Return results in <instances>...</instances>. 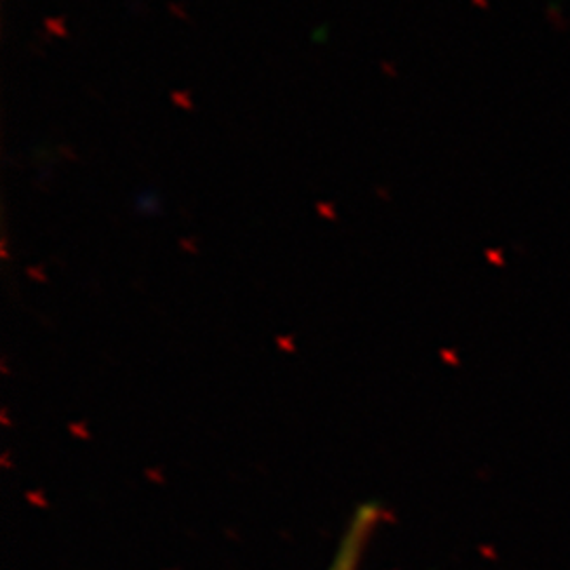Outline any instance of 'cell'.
Segmentation results:
<instances>
[{
  "mask_svg": "<svg viewBox=\"0 0 570 570\" xmlns=\"http://www.w3.org/2000/svg\"><path fill=\"white\" fill-rule=\"evenodd\" d=\"M381 518H383V510L374 503L360 505L353 511L327 570H360L367 543L379 529Z\"/></svg>",
  "mask_w": 570,
  "mask_h": 570,
  "instance_id": "cell-1",
  "label": "cell"
}]
</instances>
